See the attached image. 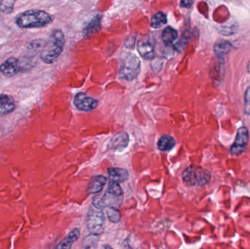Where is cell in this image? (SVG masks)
Returning a JSON list of instances; mask_svg holds the SVG:
<instances>
[{
  "instance_id": "484cf974",
  "label": "cell",
  "mask_w": 250,
  "mask_h": 249,
  "mask_svg": "<svg viewBox=\"0 0 250 249\" xmlns=\"http://www.w3.org/2000/svg\"><path fill=\"white\" fill-rule=\"evenodd\" d=\"M104 249H113L111 248V247H110V246L104 245Z\"/></svg>"
},
{
  "instance_id": "ffe728a7",
  "label": "cell",
  "mask_w": 250,
  "mask_h": 249,
  "mask_svg": "<svg viewBox=\"0 0 250 249\" xmlns=\"http://www.w3.org/2000/svg\"><path fill=\"white\" fill-rule=\"evenodd\" d=\"M100 29H101V17L97 16L85 29L84 35L86 36H89L92 34H95V32H98Z\"/></svg>"
},
{
  "instance_id": "d6986e66",
  "label": "cell",
  "mask_w": 250,
  "mask_h": 249,
  "mask_svg": "<svg viewBox=\"0 0 250 249\" xmlns=\"http://www.w3.org/2000/svg\"><path fill=\"white\" fill-rule=\"evenodd\" d=\"M99 243V236L93 234L87 235L82 242L83 249H96Z\"/></svg>"
},
{
  "instance_id": "52a82bcc",
  "label": "cell",
  "mask_w": 250,
  "mask_h": 249,
  "mask_svg": "<svg viewBox=\"0 0 250 249\" xmlns=\"http://www.w3.org/2000/svg\"><path fill=\"white\" fill-rule=\"evenodd\" d=\"M249 131L247 127H241L238 130L236 139L233 146L230 148V154L233 156H239L246 150L249 142Z\"/></svg>"
},
{
  "instance_id": "7402d4cb",
  "label": "cell",
  "mask_w": 250,
  "mask_h": 249,
  "mask_svg": "<svg viewBox=\"0 0 250 249\" xmlns=\"http://www.w3.org/2000/svg\"><path fill=\"white\" fill-rule=\"evenodd\" d=\"M167 23V16L163 12H159L153 16L151 26L154 28H160Z\"/></svg>"
},
{
  "instance_id": "2e32d148",
  "label": "cell",
  "mask_w": 250,
  "mask_h": 249,
  "mask_svg": "<svg viewBox=\"0 0 250 249\" xmlns=\"http://www.w3.org/2000/svg\"><path fill=\"white\" fill-rule=\"evenodd\" d=\"M157 146L162 152H169L176 146V141L171 136L163 135L159 140Z\"/></svg>"
},
{
  "instance_id": "d4e9b609",
  "label": "cell",
  "mask_w": 250,
  "mask_h": 249,
  "mask_svg": "<svg viewBox=\"0 0 250 249\" xmlns=\"http://www.w3.org/2000/svg\"><path fill=\"white\" fill-rule=\"evenodd\" d=\"M193 1H181V6L183 7H192Z\"/></svg>"
},
{
  "instance_id": "f1b7e54d",
  "label": "cell",
  "mask_w": 250,
  "mask_h": 249,
  "mask_svg": "<svg viewBox=\"0 0 250 249\" xmlns=\"http://www.w3.org/2000/svg\"><path fill=\"white\" fill-rule=\"evenodd\" d=\"M0 73H1V72H0Z\"/></svg>"
},
{
  "instance_id": "5b68a950",
  "label": "cell",
  "mask_w": 250,
  "mask_h": 249,
  "mask_svg": "<svg viewBox=\"0 0 250 249\" xmlns=\"http://www.w3.org/2000/svg\"><path fill=\"white\" fill-rule=\"evenodd\" d=\"M141 70L139 58L132 53H126L121 61L119 76L123 80H132L138 77Z\"/></svg>"
},
{
  "instance_id": "8992f818",
  "label": "cell",
  "mask_w": 250,
  "mask_h": 249,
  "mask_svg": "<svg viewBox=\"0 0 250 249\" xmlns=\"http://www.w3.org/2000/svg\"><path fill=\"white\" fill-rule=\"evenodd\" d=\"M86 228L91 234L98 235L103 233L105 229V215L101 209L92 205L88 211L86 219Z\"/></svg>"
},
{
  "instance_id": "e0dca14e",
  "label": "cell",
  "mask_w": 250,
  "mask_h": 249,
  "mask_svg": "<svg viewBox=\"0 0 250 249\" xmlns=\"http://www.w3.org/2000/svg\"><path fill=\"white\" fill-rule=\"evenodd\" d=\"M231 44L227 40H218L214 45V52L218 57H224L231 49Z\"/></svg>"
},
{
  "instance_id": "9c48e42d",
  "label": "cell",
  "mask_w": 250,
  "mask_h": 249,
  "mask_svg": "<svg viewBox=\"0 0 250 249\" xmlns=\"http://www.w3.org/2000/svg\"><path fill=\"white\" fill-rule=\"evenodd\" d=\"M20 68L19 59L15 57H10L0 65V72L6 77H11L19 73Z\"/></svg>"
},
{
  "instance_id": "5bb4252c",
  "label": "cell",
  "mask_w": 250,
  "mask_h": 249,
  "mask_svg": "<svg viewBox=\"0 0 250 249\" xmlns=\"http://www.w3.org/2000/svg\"><path fill=\"white\" fill-rule=\"evenodd\" d=\"M129 143V136L126 133H120L114 135L110 141L109 146L113 150H123Z\"/></svg>"
},
{
  "instance_id": "277c9868",
  "label": "cell",
  "mask_w": 250,
  "mask_h": 249,
  "mask_svg": "<svg viewBox=\"0 0 250 249\" xmlns=\"http://www.w3.org/2000/svg\"><path fill=\"white\" fill-rule=\"evenodd\" d=\"M211 178L208 170L197 165H190L182 172L183 182L189 187H204L209 183Z\"/></svg>"
},
{
  "instance_id": "3957f363",
  "label": "cell",
  "mask_w": 250,
  "mask_h": 249,
  "mask_svg": "<svg viewBox=\"0 0 250 249\" xmlns=\"http://www.w3.org/2000/svg\"><path fill=\"white\" fill-rule=\"evenodd\" d=\"M123 202V192L120 184L110 181L106 191L100 198L95 197L92 205L98 209L114 208L119 209Z\"/></svg>"
},
{
  "instance_id": "603a6c76",
  "label": "cell",
  "mask_w": 250,
  "mask_h": 249,
  "mask_svg": "<svg viewBox=\"0 0 250 249\" xmlns=\"http://www.w3.org/2000/svg\"><path fill=\"white\" fill-rule=\"evenodd\" d=\"M15 1L11 0H4L0 1V10L4 14H10L13 12L14 8Z\"/></svg>"
},
{
  "instance_id": "6da1fadb",
  "label": "cell",
  "mask_w": 250,
  "mask_h": 249,
  "mask_svg": "<svg viewBox=\"0 0 250 249\" xmlns=\"http://www.w3.org/2000/svg\"><path fill=\"white\" fill-rule=\"evenodd\" d=\"M65 39L64 34L61 30L56 29L51 32V35L42 47L41 52V58L45 64H52L57 61L64 49Z\"/></svg>"
},
{
  "instance_id": "7a4b0ae2",
  "label": "cell",
  "mask_w": 250,
  "mask_h": 249,
  "mask_svg": "<svg viewBox=\"0 0 250 249\" xmlns=\"http://www.w3.org/2000/svg\"><path fill=\"white\" fill-rule=\"evenodd\" d=\"M53 16L44 10H29L16 16V23L22 29L41 28L52 22Z\"/></svg>"
},
{
  "instance_id": "44dd1931",
  "label": "cell",
  "mask_w": 250,
  "mask_h": 249,
  "mask_svg": "<svg viewBox=\"0 0 250 249\" xmlns=\"http://www.w3.org/2000/svg\"><path fill=\"white\" fill-rule=\"evenodd\" d=\"M105 209L107 218L109 222L112 223H118L120 222L122 214L119 209H114V208H106Z\"/></svg>"
},
{
  "instance_id": "30bf717a",
  "label": "cell",
  "mask_w": 250,
  "mask_h": 249,
  "mask_svg": "<svg viewBox=\"0 0 250 249\" xmlns=\"http://www.w3.org/2000/svg\"><path fill=\"white\" fill-rule=\"evenodd\" d=\"M106 182L107 178L104 175H96L93 177L88 184L86 193L88 194H92L101 192Z\"/></svg>"
},
{
  "instance_id": "cb8c5ba5",
  "label": "cell",
  "mask_w": 250,
  "mask_h": 249,
  "mask_svg": "<svg viewBox=\"0 0 250 249\" xmlns=\"http://www.w3.org/2000/svg\"><path fill=\"white\" fill-rule=\"evenodd\" d=\"M245 114L250 115V87L247 89L245 93Z\"/></svg>"
},
{
  "instance_id": "ac0fdd59",
  "label": "cell",
  "mask_w": 250,
  "mask_h": 249,
  "mask_svg": "<svg viewBox=\"0 0 250 249\" xmlns=\"http://www.w3.org/2000/svg\"><path fill=\"white\" fill-rule=\"evenodd\" d=\"M178 38V32L170 26H167L164 29L162 35V39L166 45H170Z\"/></svg>"
},
{
  "instance_id": "83f0119b",
  "label": "cell",
  "mask_w": 250,
  "mask_h": 249,
  "mask_svg": "<svg viewBox=\"0 0 250 249\" xmlns=\"http://www.w3.org/2000/svg\"><path fill=\"white\" fill-rule=\"evenodd\" d=\"M0 11H1V10H0Z\"/></svg>"
},
{
  "instance_id": "9a60e30c",
  "label": "cell",
  "mask_w": 250,
  "mask_h": 249,
  "mask_svg": "<svg viewBox=\"0 0 250 249\" xmlns=\"http://www.w3.org/2000/svg\"><path fill=\"white\" fill-rule=\"evenodd\" d=\"M138 51L145 59H151L154 57V48L148 40H140L138 43Z\"/></svg>"
},
{
  "instance_id": "7c38bea8",
  "label": "cell",
  "mask_w": 250,
  "mask_h": 249,
  "mask_svg": "<svg viewBox=\"0 0 250 249\" xmlns=\"http://www.w3.org/2000/svg\"><path fill=\"white\" fill-rule=\"evenodd\" d=\"M80 235L79 229L75 228V229L72 230L69 232L68 235L57 244L55 249H71L72 246L79 240Z\"/></svg>"
},
{
  "instance_id": "4fadbf2b",
  "label": "cell",
  "mask_w": 250,
  "mask_h": 249,
  "mask_svg": "<svg viewBox=\"0 0 250 249\" xmlns=\"http://www.w3.org/2000/svg\"><path fill=\"white\" fill-rule=\"evenodd\" d=\"M16 109V102L13 96L8 95H0V115H7Z\"/></svg>"
},
{
  "instance_id": "8fae6325",
  "label": "cell",
  "mask_w": 250,
  "mask_h": 249,
  "mask_svg": "<svg viewBox=\"0 0 250 249\" xmlns=\"http://www.w3.org/2000/svg\"><path fill=\"white\" fill-rule=\"evenodd\" d=\"M108 178L110 181L120 184V183L125 182L129 178V172L123 168H110L108 171Z\"/></svg>"
},
{
  "instance_id": "4316f807",
  "label": "cell",
  "mask_w": 250,
  "mask_h": 249,
  "mask_svg": "<svg viewBox=\"0 0 250 249\" xmlns=\"http://www.w3.org/2000/svg\"><path fill=\"white\" fill-rule=\"evenodd\" d=\"M248 71H249V73H250V62L248 63Z\"/></svg>"
},
{
  "instance_id": "ba28073f",
  "label": "cell",
  "mask_w": 250,
  "mask_h": 249,
  "mask_svg": "<svg viewBox=\"0 0 250 249\" xmlns=\"http://www.w3.org/2000/svg\"><path fill=\"white\" fill-rule=\"evenodd\" d=\"M98 102L97 99L87 96L85 93L80 92L74 97V105L76 108L82 111H91L98 106Z\"/></svg>"
}]
</instances>
